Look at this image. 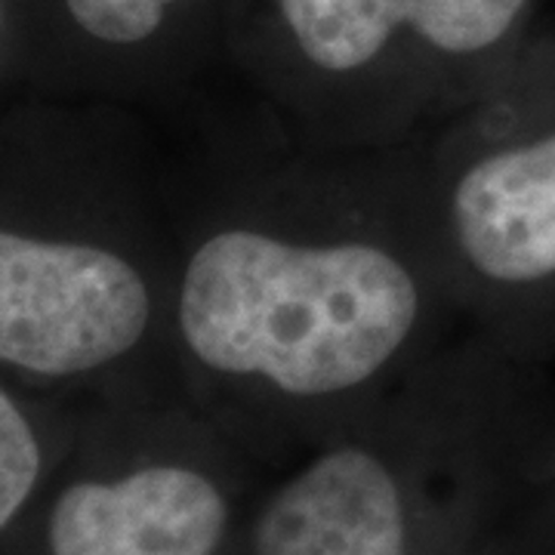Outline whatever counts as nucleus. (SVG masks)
I'll use <instances>...</instances> for the list:
<instances>
[{"mask_svg": "<svg viewBox=\"0 0 555 555\" xmlns=\"http://www.w3.org/2000/svg\"><path fill=\"white\" fill-rule=\"evenodd\" d=\"M500 352L454 346L259 485L225 555H496L516 485Z\"/></svg>", "mask_w": 555, "mask_h": 555, "instance_id": "nucleus-3", "label": "nucleus"}, {"mask_svg": "<svg viewBox=\"0 0 555 555\" xmlns=\"http://www.w3.org/2000/svg\"><path fill=\"white\" fill-rule=\"evenodd\" d=\"M257 469L173 386L87 401L16 555H225Z\"/></svg>", "mask_w": 555, "mask_h": 555, "instance_id": "nucleus-5", "label": "nucleus"}, {"mask_svg": "<svg viewBox=\"0 0 555 555\" xmlns=\"http://www.w3.org/2000/svg\"><path fill=\"white\" fill-rule=\"evenodd\" d=\"M177 229L127 108H0V374L72 404L170 386Z\"/></svg>", "mask_w": 555, "mask_h": 555, "instance_id": "nucleus-2", "label": "nucleus"}, {"mask_svg": "<svg viewBox=\"0 0 555 555\" xmlns=\"http://www.w3.org/2000/svg\"><path fill=\"white\" fill-rule=\"evenodd\" d=\"M225 0H13L35 96L137 105L177 90L219 40Z\"/></svg>", "mask_w": 555, "mask_h": 555, "instance_id": "nucleus-7", "label": "nucleus"}, {"mask_svg": "<svg viewBox=\"0 0 555 555\" xmlns=\"http://www.w3.org/2000/svg\"><path fill=\"white\" fill-rule=\"evenodd\" d=\"M80 408L0 374V555L20 553L78 436Z\"/></svg>", "mask_w": 555, "mask_h": 555, "instance_id": "nucleus-8", "label": "nucleus"}, {"mask_svg": "<svg viewBox=\"0 0 555 555\" xmlns=\"http://www.w3.org/2000/svg\"><path fill=\"white\" fill-rule=\"evenodd\" d=\"M408 152L456 309L503 356L555 299V102L500 75Z\"/></svg>", "mask_w": 555, "mask_h": 555, "instance_id": "nucleus-6", "label": "nucleus"}, {"mask_svg": "<svg viewBox=\"0 0 555 555\" xmlns=\"http://www.w3.org/2000/svg\"><path fill=\"white\" fill-rule=\"evenodd\" d=\"M13 83H20V40H16L13 0H0V90Z\"/></svg>", "mask_w": 555, "mask_h": 555, "instance_id": "nucleus-9", "label": "nucleus"}, {"mask_svg": "<svg viewBox=\"0 0 555 555\" xmlns=\"http://www.w3.org/2000/svg\"><path fill=\"white\" fill-rule=\"evenodd\" d=\"M534 0H225L219 40L291 145H411L506 72Z\"/></svg>", "mask_w": 555, "mask_h": 555, "instance_id": "nucleus-4", "label": "nucleus"}, {"mask_svg": "<svg viewBox=\"0 0 555 555\" xmlns=\"http://www.w3.org/2000/svg\"><path fill=\"white\" fill-rule=\"evenodd\" d=\"M456 318L408 145H291L177 229L167 374L272 466L436 364Z\"/></svg>", "mask_w": 555, "mask_h": 555, "instance_id": "nucleus-1", "label": "nucleus"}]
</instances>
